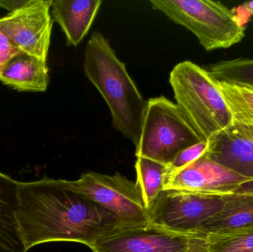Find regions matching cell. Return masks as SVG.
Returning <instances> with one entry per match:
<instances>
[{
  "label": "cell",
  "instance_id": "cell-1",
  "mask_svg": "<svg viewBox=\"0 0 253 252\" xmlns=\"http://www.w3.org/2000/svg\"><path fill=\"white\" fill-rule=\"evenodd\" d=\"M17 218L27 250L50 242H77L89 247L96 240L133 229L114 213L67 186L66 180L44 176L19 182Z\"/></svg>",
  "mask_w": 253,
  "mask_h": 252
},
{
  "label": "cell",
  "instance_id": "cell-2",
  "mask_svg": "<svg viewBox=\"0 0 253 252\" xmlns=\"http://www.w3.org/2000/svg\"><path fill=\"white\" fill-rule=\"evenodd\" d=\"M84 75L105 99L113 127L137 146L147 108V100L116 54L108 40L94 32L88 40L84 59Z\"/></svg>",
  "mask_w": 253,
  "mask_h": 252
},
{
  "label": "cell",
  "instance_id": "cell-3",
  "mask_svg": "<svg viewBox=\"0 0 253 252\" xmlns=\"http://www.w3.org/2000/svg\"><path fill=\"white\" fill-rule=\"evenodd\" d=\"M177 105L202 142H211L234 124L218 81L190 61L177 64L169 75Z\"/></svg>",
  "mask_w": 253,
  "mask_h": 252
},
{
  "label": "cell",
  "instance_id": "cell-4",
  "mask_svg": "<svg viewBox=\"0 0 253 252\" xmlns=\"http://www.w3.org/2000/svg\"><path fill=\"white\" fill-rule=\"evenodd\" d=\"M155 10L193 33L208 52L227 49L240 42L245 28L221 1L211 0H151Z\"/></svg>",
  "mask_w": 253,
  "mask_h": 252
},
{
  "label": "cell",
  "instance_id": "cell-5",
  "mask_svg": "<svg viewBox=\"0 0 253 252\" xmlns=\"http://www.w3.org/2000/svg\"><path fill=\"white\" fill-rule=\"evenodd\" d=\"M136 158L142 157L168 166L183 149L202 142L176 103L165 96L147 100Z\"/></svg>",
  "mask_w": 253,
  "mask_h": 252
},
{
  "label": "cell",
  "instance_id": "cell-6",
  "mask_svg": "<svg viewBox=\"0 0 253 252\" xmlns=\"http://www.w3.org/2000/svg\"><path fill=\"white\" fill-rule=\"evenodd\" d=\"M224 196L164 189L149 210V225L187 235H206L204 228L220 213Z\"/></svg>",
  "mask_w": 253,
  "mask_h": 252
},
{
  "label": "cell",
  "instance_id": "cell-7",
  "mask_svg": "<svg viewBox=\"0 0 253 252\" xmlns=\"http://www.w3.org/2000/svg\"><path fill=\"white\" fill-rule=\"evenodd\" d=\"M69 189L114 213L132 228L149 226V213L135 182L120 173L89 172L77 180H67Z\"/></svg>",
  "mask_w": 253,
  "mask_h": 252
},
{
  "label": "cell",
  "instance_id": "cell-8",
  "mask_svg": "<svg viewBox=\"0 0 253 252\" xmlns=\"http://www.w3.org/2000/svg\"><path fill=\"white\" fill-rule=\"evenodd\" d=\"M93 252H205L206 235H187L156 226L125 229L89 246Z\"/></svg>",
  "mask_w": 253,
  "mask_h": 252
},
{
  "label": "cell",
  "instance_id": "cell-9",
  "mask_svg": "<svg viewBox=\"0 0 253 252\" xmlns=\"http://www.w3.org/2000/svg\"><path fill=\"white\" fill-rule=\"evenodd\" d=\"M51 0H31L17 11L0 18V28L22 52L47 61L53 19Z\"/></svg>",
  "mask_w": 253,
  "mask_h": 252
},
{
  "label": "cell",
  "instance_id": "cell-10",
  "mask_svg": "<svg viewBox=\"0 0 253 252\" xmlns=\"http://www.w3.org/2000/svg\"><path fill=\"white\" fill-rule=\"evenodd\" d=\"M248 180L250 179L211 159L206 152L190 165L168 176L164 189L224 196L234 193Z\"/></svg>",
  "mask_w": 253,
  "mask_h": 252
},
{
  "label": "cell",
  "instance_id": "cell-11",
  "mask_svg": "<svg viewBox=\"0 0 253 252\" xmlns=\"http://www.w3.org/2000/svg\"><path fill=\"white\" fill-rule=\"evenodd\" d=\"M208 156L253 180V126L233 124L210 142Z\"/></svg>",
  "mask_w": 253,
  "mask_h": 252
},
{
  "label": "cell",
  "instance_id": "cell-12",
  "mask_svg": "<svg viewBox=\"0 0 253 252\" xmlns=\"http://www.w3.org/2000/svg\"><path fill=\"white\" fill-rule=\"evenodd\" d=\"M102 0H56L51 5L53 21L60 25L67 45L77 47L88 34Z\"/></svg>",
  "mask_w": 253,
  "mask_h": 252
},
{
  "label": "cell",
  "instance_id": "cell-13",
  "mask_svg": "<svg viewBox=\"0 0 253 252\" xmlns=\"http://www.w3.org/2000/svg\"><path fill=\"white\" fill-rule=\"evenodd\" d=\"M19 181L0 173V252H27L17 218Z\"/></svg>",
  "mask_w": 253,
  "mask_h": 252
},
{
  "label": "cell",
  "instance_id": "cell-14",
  "mask_svg": "<svg viewBox=\"0 0 253 252\" xmlns=\"http://www.w3.org/2000/svg\"><path fill=\"white\" fill-rule=\"evenodd\" d=\"M47 61L22 53L0 73V81L18 91L44 92L49 84Z\"/></svg>",
  "mask_w": 253,
  "mask_h": 252
},
{
  "label": "cell",
  "instance_id": "cell-15",
  "mask_svg": "<svg viewBox=\"0 0 253 252\" xmlns=\"http://www.w3.org/2000/svg\"><path fill=\"white\" fill-rule=\"evenodd\" d=\"M253 229V195L232 193L224 195L219 213L204 228L205 235Z\"/></svg>",
  "mask_w": 253,
  "mask_h": 252
},
{
  "label": "cell",
  "instance_id": "cell-16",
  "mask_svg": "<svg viewBox=\"0 0 253 252\" xmlns=\"http://www.w3.org/2000/svg\"><path fill=\"white\" fill-rule=\"evenodd\" d=\"M135 185L141 192L147 211L151 209L164 190L168 166L147 158L138 157L135 164Z\"/></svg>",
  "mask_w": 253,
  "mask_h": 252
},
{
  "label": "cell",
  "instance_id": "cell-17",
  "mask_svg": "<svg viewBox=\"0 0 253 252\" xmlns=\"http://www.w3.org/2000/svg\"><path fill=\"white\" fill-rule=\"evenodd\" d=\"M218 85L235 124L253 126V87L219 81Z\"/></svg>",
  "mask_w": 253,
  "mask_h": 252
},
{
  "label": "cell",
  "instance_id": "cell-18",
  "mask_svg": "<svg viewBox=\"0 0 253 252\" xmlns=\"http://www.w3.org/2000/svg\"><path fill=\"white\" fill-rule=\"evenodd\" d=\"M208 71L217 81L253 87V59L239 58L220 61L210 65Z\"/></svg>",
  "mask_w": 253,
  "mask_h": 252
},
{
  "label": "cell",
  "instance_id": "cell-19",
  "mask_svg": "<svg viewBox=\"0 0 253 252\" xmlns=\"http://www.w3.org/2000/svg\"><path fill=\"white\" fill-rule=\"evenodd\" d=\"M205 252H253V229L208 234Z\"/></svg>",
  "mask_w": 253,
  "mask_h": 252
},
{
  "label": "cell",
  "instance_id": "cell-20",
  "mask_svg": "<svg viewBox=\"0 0 253 252\" xmlns=\"http://www.w3.org/2000/svg\"><path fill=\"white\" fill-rule=\"evenodd\" d=\"M209 146L210 142H201L183 149L175 156L172 162L168 166L166 179L172 173L190 165L203 156L209 150Z\"/></svg>",
  "mask_w": 253,
  "mask_h": 252
},
{
  "label": "cell",
  "instance_id": "cell-21",
  "mask_svg": "<svg viewBox=\"0 0 253 252\" xmlns=\"http://www.w3.org/2000/svg\"><path fill=\"white\" fill-rule=\"evenodd\" d=\"M22 53L0 28V73L13 58Z\"/></svg>",
  "mask_w": 253,
  "mask_h": 252
},
{
  "label": "cell",
  "instance_id": "cell-22",
  "mask_svg": "<svg viewBox=\"0 0 253 252\" xmlns=\"http://www.w3.org/2000/svg\"><path fill=\"white\" fill-rule=\"evenodd\" d=\"M31 1V0H0V7L13 13L23 8Z\"/></svg>",
  "mask_w": 253,
  "mask_h": 252
},
{
  "label": "cell",
  "instance_id": "cell-23",
  "mask_svg": "<svg viewBox=\"0 0 253 252\" xmlns=\"http://www.w3.org/2000/svg\"><path fill=\"white\" fill-rule=\"evenodd\" d=\"M234 193L245 194V195H253V180H248L244 182L236 189Z\"/></svg>",
  "mask_w": 253,
  "mask_h": 252
}]
</instances>
